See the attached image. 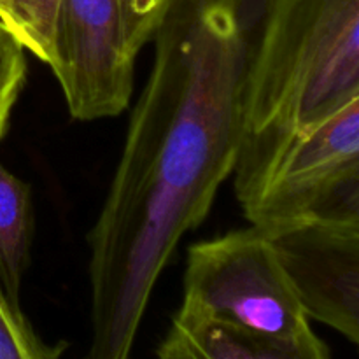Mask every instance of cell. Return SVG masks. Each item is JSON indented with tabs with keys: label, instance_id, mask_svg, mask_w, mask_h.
<instances>
[{
	"label": "cell",
	"instance_id": "1",
	"mask_svg": "<svg viewBox=\"0 0 359 359\" xmlns=\"http://www.w3.org/2000/svg\"><path fill=\"white\" fill-rule=\"evenodd\" d=\"M276 0H172L90 242L88 359H130L158 277L209 214L245 137L249 84Z\"/></svg>",
	"mask_w": 359,
	"mask_h": 359
},
{
	"label": "cell",
	"instance_id": "2",
	"mask_svg": "<svg viewBox=\"0 0 359 359\" xmlns=\"http://www.w3.org/2000/svg\"><path fill=\"white\" fill-rule=\"evenodd\" d=\"M356 98L359 0H276L249 84L238 202L293 137Z\"/></svg>",
	"mask_w": 359,
	"mask_h": 359
},
{
	"label": "cell",
	"instance_id": "3",
	"mask_svg": "<svg viewBox=\"0 0 359 359\" xmlns=\"http://www.w3.org/2000/svg\"><path fill=\"white\" fill-rule=\"evenodd\" d=\"M241 205L265 233L309 221L359 224V98L293 137Z\"/></svg>",
	"mask_w": 359,
	"mask_h": 359
},
{
	"label": "cell",
	"instance_id": "4",
	"mask_svg": "<svg viewBox=\"0 0 359 359\" xmlns=\"http://www.w3.org/2000/svg\"><path fill=\"white\" fill-rule=\"evenodd\" d=\"M177 316L269 337L311 328L272 242L252 224L191 245Z\"/></svg>",
	"mask_w": 359,
	"mask_h": 359
},
{
	"label": "cell",
	"instance_id": "5",
	"mask_svg": "<svg viewBox=\"0 0 359 359\" xmlns=\"http://www.w3.org/2000/svg\"><path fill=\"white\" fill-rule=\"evenodd\" d=\"M135 58L126 44L123 0H58L48 65L72 118L93 121L125 111Z\"/></svg>",
	"mask_w": 359,
	"mask_h": 359
},
{
	"label": "cell",
	"instance_id": "6",
	"mask_svg": "<svg viewBox=\"0 0 359 359\" xmlns=\"http://www.w3.org/2000/svg\"><path fill=\"white\" fill-rule=\"evenodd\" d=\"M266 237L305 316L358 344L359 224L309 221Z\"/></svg>",
	"mask_w": 359,
	"mask_h": 359
},
{
	"label": "cell",
	"instance_id": "7",
	"mask_svg": "<svg viewBox=\"0 0 359 359\" xmlns=\"http://www.w3.org/2000/svg\"><path fill=\"white\" fill-rule=\"evenodd\" d=\"M158 359H332V354L311 328L294 337H269L175 316Z\"/></svg>",
	"mask_w": 359,
	"mask_h": 359
},
{
	"label": "cell",
	"instance_id": "8",
	"mask_svg": "<svg viewBox=\"0 0 359 359\" xmlns=\"http://www.w3.org/2000/svg\"><path fill=\"white\" fill-rule=\"evenodd\" d=\"M34 207L27 182L0 163V283L20 304L23 276L30 263Z\"/></svg>",
	"mask_w": 359,
	"mask_h": 359
},
{
	"label": "cell",
	"instance_id": "9",
	"mask_svg": "<svg viewBox=\"0 0 359 359\" xmlns=\"http://www.w3.org/2000/svg\"><path fill=\"white\" fill-rule=\"evenodd\" d=\"M56 7L58 0H11L2 21L21 46L44 63L51 60Z\"/></svg>",
	"mask_w": 359,
	"mask_h": 359
},
{
	"label": "cell",
	"instance_id": "10",
	"mask_svg": "<svg viewBox=\"0 0 359 359\" xmlns=\"http://www.w3.org/2000/svg\"><path fill=\"white\" fill-rule=\"evenodd\" d=\"M62 349L42 342L21 304L11 300L0 283V359H60Z\"/></svg>",
	"mask_w": 359,
	"mask_h": 359
},
{
	"label": "cell",
	"instance_id": "11",
	"mask_svg": "<svg viewBox=\"0 0 359 359\" xmlns=\"http://www.w3.org/2000/svg\"><path fill=\"white\" fill-rule=\"evenodd\" d=\"M27 77L25 48L0 21V140L9 126L11 111Z\"/></svg>",
	"mask_w": 359,
	"mask_h": 359
},
{
	"label": "cell",
	"instance_id": "12",
	"mask_svg": "<svg viewBox=\"0 0 359 359\" xmlns=\"http://www.w3.org/2000/svg\"><path fill=\"white\" fill-rule=\"evenodd\" d=\"M172 0H123L126 44L133 55L154 37L156 28Z\"/></svg>",
	"mask_w": 359,
	"mask_h": 359
},
{
	"label": "cell",
	"instance_id": "13",
	"mask_svg": "<svg viewBox=\"0 0 359 359\" xmlns=\"http://www.w3.org/2000/svg\"><path fill=\"white\" fill-rule=\"evenodd\" d=\"M9 6H11V0H0V21H4V18L7 16Z\"/></svg>",
	"mask_w": 359,
	"mask_h": 359
}]
</instances>
